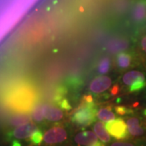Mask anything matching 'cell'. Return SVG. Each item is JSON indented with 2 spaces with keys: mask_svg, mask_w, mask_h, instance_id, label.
I'll return each instance as SVG.
<instances>
[{
  "mask_svg": "<svg viewBox=\"0 0 146 146\" xmlns=\"http://www.w3.org/2000/svg\"><path fill=\"white\" fill-rule=\"evenodd\" d=\"M68 137V134L66 130L61 127H54L48 130L45 133L43 140L46 144L53 145L61 143L64 141Z\"/></svg>",
  "mask_w": 146,
  "mask_h": 146,
  "instance_id": "cell-3",
  "label": "cell"
},
{
  "mask_svg": "<svg viewBox=\"0 0 146 146\" xmlns=\"http://www.w3.org/2000/svg\"><path fill=\"white\" fill-rule=\"evenodd\" d=\"M97 117L103 122H109L115 119V115L112 112L111 107L110 106L100 109L99 111L97 113Z\"/></svg>",
  "mask_w": 146,
  "mask_h": 146,
  "instance_id": "cell-13",
  "label": "cell"
},
{
  "mask_svg": "<svg viewBox=\"0 0 146 146\" xmlns=\"http://www.w3.org/2000/svg\"><path fill=\"white\" fill-rule=\"evenodd\" d=\"M145 80V75L139 71H131L123 75V82L127 86H131L139 80Z\"/></svg>",
  "mask_w": 146,
  "mask_h": 146,
  "instance_id": "cell-11",
  "label": "cell"
},
{
  "mask_svg": "<svg viewBox=\"0 0 146 146\" xmlns=\"http://www.w3.org/2000/svg\"><path fill=\"white\" fill-rule=\"evenodd\" d=\"M116 111L120 115H124L131 112L130 110H128L127 108L124 107V106H118V107H116Z\"/></svg>",
  "mask_w": 146,
  "mask_h": 146,
  "instance_id": "cell-22",
  "label": "cell"
},
{
  "mask_svg": "<svg viewBox=\"0 0 146 146\" xmlns=\"http://www.w3.org/2000/svg\"><path fill=\"white\" fill-rule=\"evenodd\" d=\"M105 127L108 133L117 140H124L128 138L127 126L123 119L109 121L105 124Z\"/></svg>",
  "mask_w": 146,
  "mask_h": 146,
  "instance_id": "cell-2",
  "label": "cell"
},
{
  "mask_svg": "<svg viewBox=\"0 0 146 146\" xmlns=\"http://www.w3.org/2000/svg\"><path fill=\"white\" fill-rule=\"evenodd\" d=\"M97 116V109L90 95L84 97L80 104L75 110L72 121L79 126H89L94 123Z\"/></svg>",
  "mask_w": 146,
  "mask_h": 146,
  "instance_id": "cell-1",
  "label": "cell"
},
{
  "mask_svg": "<svg viewBox=\"0 0 146 146\" xmlns=\"http://www.w3.org/2000/svg\"><path fill=\"white\" fill-rule=\"evenodd\" d=\"M43 137H44V136L42 135V131L37 130L30 136V141L34 145H38L41 144Z\"/></svg>",
  "mask_w": 146,
  "mask_h": 146,
  "instance_id": "cell-18",
  "label": "cell"
},
{
  "mask_svg": "<svg viewBox=\"0 0 146 146\" xmlns=\"http://www.w3.org/2000/svg\"><path fill=\"white\" fill-rule=\"evenodd\" d=\"M94 131L97 136L99 138L101 141L104 143H108L110 141V136H109L107 131L106 130L104 124L102 122H98L95 123L94 127Z\"/></svg>",
  "mask_w": 146,
  "mask_h": 146,
  "instance_id": "cell-12",
  "label": "cell"
},
{
  "mask_svg": "<svg viewBox=\"0 0 146 146\" xmlns=\"http://www.w3.org/2000/svg\"><path fill=\"white\" fill-rule=\"evenodd\" d=\"M44 118H45V115H44V112H43L42 105L36 106L33 112V119L36 122H41L44 119Z\"/></svg>",
  "mask_w": 146,
  "mask_h": 146,
  "instance_id": "cell-17",
  "label": "cell"
},
{
  "mask_svg": "<svg viewBox=\"0 0 146 146\" xmlns=\"http://www.w3.org/2000/svg\"><path fill=\"white\" fill-rule=\"evenodd\" d=\"M91 146H105L104 145H102V143H100V142H96L94 145H93Z\"/></svg>",
  "mask_w": 146,
  "mask_h": 146,
  "instance_id": "cell-24",
  "label": "cell"
},
{
  "mask_svg": "<svg viewBox=\"0 0 146 146\" xmlns=\"http://www.w3.org/2000/svg\"><path fill=\"white\" fill-rule=\"evenodd\" d=\"M140 47H141V51L146 56V34L141 36V41H140Z\"/></svg>",
  "mask_w": 146,
  "mask_h": 146,
  "instance_id": "cell-21",
  "label": "cell"
},
{
  "mask_svg": "<svg viewBox=\"0 0 146 146\" xmlns=\"http://www.w3.org/2000/svg\"><path fill=\"white\" fill-rule=\"evenodd\" d=\"M127 126L128 131L131 136L139 137L143 136L145 132V128L141 125L140 119L136 117H132L127 120Z\"/></svg>",
  "mask_w": 146,
  "mask_h": 146,
  "instance_id": "cell-8",
  "label": "cell"
},
{
  "mask_svg": "<svg viewBox=\"0 0 146 146\" xmlns=\"http://www.w3.org/2000/svg\"><path fill=\"white\" fill-rule=\"evenodd\" d=\"M131 56L127 53L122 52L118 54L117 56V64L119 68L122 69L127 68L131 65Z\"/></svg>",
  "mask_w": 146,
  "mask_h": 146,
  "instance_id": "cell-14",
  "label": "cell"
},
{
  "mask_svg": "<svg viewBox=\"0 0 146 146\" xmlns=\"http://www.w3.org/2000/svg\"><path fill=\"white\" fill-rule=\"evenodd\" d=\"M112 84L111 79L108 76H101L94 78L89 84V90L95 94H99L106 91Z\"/></svg>",
  "mask_w": 146,
  "mask_h": 146,
  "instance_id": "cell-4",
  "label": "cell"
},
{
  "mask_svg": "<svg viewBox=\"0 0 146 146\" xmlns=\"http://www.w3.org/2000/svg\"><path fill=\"white\" fill-rule=\"evenodd\" d=\"M145 80H139V81H137L135 84H133L132 85L129 86V92L133 93V92H136V91H140L142 89H144V87L145 86Z\"/></svg>",
  "mask_w": 146,
  "mask_h": 146,
  "instance_id": "cell-19",
  "label": "cell"
},
{
  "mask_svg": "<svg viewBox=\"0 0 146 146\" xmlns=\"http://www.w3.org/2000/svg\"><path fill=\"white\" fill-rule=\"evenodd\" d=\"M56 105H58L61 109L65 110H70L72 109V106H71V105L69 103L68 100L67 98H65L61 100V101H59Z\"/></svg>",
  "mask_w": 146,
  "mask_h": 146,
  "instance_id": "cell-20",
  "label": "cell"
},
{
  "mask_svg": "<svg viewBox=\"0 0 146 146\" xmlns=\"http://www.w3.org/2000/svg\"><path fill=\"white\" fill-rule=\"evenodd\" d=\"M37 131V127L35 124L29 123L20 126L13 131V136L17 139H25L30 136Z\"/></svg>",
  "mask_w": 146,
  "mask_h": 146,
  "instance_id": "cell-6",
  "label": "cell"
},
{
  "mask_svg": "<svg viewBox=\"0 0 146 146\" xmlns=\"http://www.w3.org/2000/svg\"><path fill=\"white\" fill-rule=\"evenodd\" d=\"M75 141L81 145H93L98 142V136L93 131H86L78 133L75 137Z\"/></svg>",
  "mask_w": 146,
  "mask_h": 146,
  "instance_id": "cell-7",
  "label": "cell"
},
{
  "mask_svg": "<svg viewBox=\"0 0 146 146\" xmlns=\"http://www.w3.org/2000/svg\"><path fill=\"white\" fill-rule=\"evenodd\" d=\"M110 146H136V145L132 143H128V142H115L113 143Z\"/></svg>",
  "mask_w": 146,
  "mask_h": 146,
  "instance_id": "cell-23",
  "label": "cell"
},
{
  "mask_svg": "<svg viewBox=\"0 0 146 146\" xmlns=\"http://www.w3.org/2000/svg\"><path fill=\"white\" fill-rule=\"evenodd\" d=\"M131 19L136 23H142L146 20V2L139 1L131 11Z\"/></svg>",
  "mask_w": 146,
  "mask_h": 146,
  "instance_id": "cell-5",
  "label": "cell"
},
{
  "mask_svg": "<svg viewBox=\"0 0 146 146\" xmlns=\"http://www.w3.org/2000/svg\"><path fill=\"white\" fill-rule=\"evenodd\" d=\"M129 47V43L124 39H114L110 40L106 44V49L110 53L123 51Z\"/></svg>",
  "mask_w": 146,
  "mask_h": 146,
  "instance_id": "cell-10",
  "label": "cell"
},
{
  "mask_svg": "<svg viewBox=\"0 0 146 146\" xmlns=\"http://www.w3.org/2000/svg\"><path fill=\"white\" fill-rule=\"evenodd\" d=\"M10 124L15 127H20L30 123V118L26 115H16L13 116L10 119Z\"/></svg>",
  "mask_w": 146,
  "mask_h": 146,
  "instance_id": "cell-15",
  "label": "cell"
},
{
  "mask_svg": "<svg viewBox=\"0 0 146 146\" xmlns=\"http://www.w3.org/2000/svg\"><path fill=\"white\" fill-rule=\"evenodd\" d=\"M45 118L50 121H58L63 117V111L57 107H54L50 104L42 105Z\"/></svg>",
  "mask_w": 146,
  "mask_h": 146,
  "instance_id": "cell-9",
  "label": "cell"
},
{
  "mask_svg": "<svg viewBox=\"0 0 146 146\" xmlns=\"http://www.w3.org/2000/svg\"><path fill=\"white\" fill-rule=\"evenodd\" d=\"M110 67V61L109 58H103L100 61L98 68V72L100 74H106L109 72Z\"/></svg>",
  "mask_w": 146,
  "mask_h": 146,
  "instance_id": "cell-16",
  "label": "cell"
}]
</instances>
